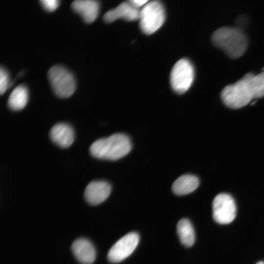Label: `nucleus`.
Returning a JSON list of instances; mask_svg holds the SVG:
<instances>
[{"instance_id": "f257e3e1", "label": "nucleus", "mask_w": 264, "mask_h": 264, "mask_svg": "<svg viewBox=\"0 0 264 264\" xmlns=\"http://www.w3.org/2000/svg\"><path fill=\"white\" fill-rule=\"evenodd\" d=\"M132 149L129 137L123 133H115L94 141L89 148L91 154L99 159L116 160L126 155Z\"/></svg>"}, {"instance_id": "f03ea898", "label": "nucleus", "mask_w": 264, "mask_h": 264, "mask_svg": "<svg viewBox=\"0 0 264 264\" xmlns=\"http://www.w3.org/2000/svg\"><path fill=\"white\" fill-rule=\"evenodd\" d=\"M213 44L232 58L242 56L247 46L245 34L239 28L223 27L216 30L212 36Z\"/></svg>"}, {"instance_id": "7ed1b4c3", "label": "nucleus", "mask_w": 264, "mask_h": 264, "mask_svg": "<svg viewBox=\"0 0 264 264\" xmlns=\"http://www.w3.org/2000/svg\"><path fill=\"white\" fill-rule=\"evenodd\" d=\"M221 98L227 107L238 109L248 104L254 98L247 74L234 84L226 86Z\"/></svg>"}, {"instance_id": "20e7f679", "label": "nucleus", "mask_w": 264, "mask_h": 264, "mask_svg": "<svg viewBox=\"0 0 264 264\" xmlns=\"http://www.w3.org/2000/svg\"><path fill=\"white\" fill-rule=\"evenodd\" d=\"M165 13L162 3L158 0L150 1L140 10L139 26L145 34L150 35L164 23Z\"/></svg>"}, {"instance_id": "39448f33", "label": "nucleus", "mask_w": 264, "mask_h": 264, "mask_svg": "<svg viewBox=\"0 0 264 264\" xmlns=\"http://www.w3.org/2000/svg\"><path fill=\"white\" fill-rule=\"evenodd\" d=\"M47 76L55 94L63 98L70 97L75 90L76 83L73 74L63 66H52Z\"/></svg>"}, {"instance_id": "423d86ee", "label": "nucleus", "mask_w": 264, "mask_h": 264, "mask_svg": "<svg viewBox=\"0 0 264 264\" xmlns=\"http://www.w3.org/2000/svg\"><path fill=\"white\" fill-rule=\"evenodd\" d=\"M194 78V69L191 62L181 59L174 66L170 74V83L176 93L185 92L191 87Z\"/></svg>"}, {"instance_id": "0eeeda50", "label": "nucleus", "mask_w": 264, "mask_h": 264, "mask_svg": "<svg viewBox=\"0 0 264 264\" xmlns=\"http://www.w3.org/2000/svg\"><path fill=\"white\" fill-rule=\"evenodd\" d=\"M213 217L218 223L228 224L235 218L236 207L232 197L226 193L217 195L212 202Z\"/></svg>"}, {"instance_id": "6e6552de", "label": "nucleus", "mask_w": 264, "mask_h": 264, "mask_svg": "<svg viewBox=\"0 0 264 264\" xmlns=\"http://www.w3.org/2000/svg\"><path fill=\"white\" fill-rule=\"evenodd\" d=\"M139 241L135 232L128 233L120 238L111 247L108 253L110 262L119 263L129 257L135 250Z\"/></svg>"}, {"instance_id": "1a4fd4ad", "label": "nucleus", "mask_w": 264, "mask_h": 264, "mask_svg": "<svg viewBox=\"0 0 264 264\" xmlns=\"http://www.w3.org/2000/svg\"><path fill=\"white\" fill-rule=\"evenodd\" d=\"M111 186L103 180L93 181L89 183L84 192V197L90 204L95 205L104 201L110 196Z\"/></svg>"}, {"instance_id": "9d476101", "label": "nucleus", "mask_w": 264, "mask_h": 264, "mask_svg": "<svg viewBox=\"0 0 264 264\" xmlns=\"http://www.w3.org/2000/svg\"><path fill=\"white\" fill-rule=\"evenodd\" d=\"M140 10L134 7L130 2L125 1L120 3L115 8L106 12L103 19L106 22L110 23L118 19H123L128 21L139 20Z\"/></svg>"}, {"instance_id": "9b49d317", "label": "nucleus", "mask_w": 264, "mask_h": 264, "mask_svg": "<svg viewBox=\"0 0 264 264\" xmlns=\"http://www.w3.org/2000/svg\"><path fill=\"white\" fill-rule=\"evenodd\" d=\"M71 251L76 259L83 264H91L96 258V251L92 243L88 239L79 238L73 242Z\"/></svg>"}, {"instance_id": "f8f14e48", "label": "nucleus", "mask_w": 264, "mask_h": 264, "mask_svg": "<svg viewBox=\"0 0 264 264\" xmlns=\"http://www.w3.org/2000/svg\"><path fill=\"white\" fill-rule=\"evenodd\" d=\"M71 7L81 16L85 22L90 23L97 18L100 5L96 0H76L72 2Z\"/></svg>"}, {"instance_id": "ddd939ff", "label": "nucleus", "mask_w": 264, "mask_h": 264, "mask_svg": "<svg viewBox=\"0 0 264 264\" xmlns=\"http://www.w3.org/2000/svg\"><path fill=\"white\" fill-rule=\"evenodd\" d=\"M52 141L62 148H67L73 143L74 133L72 128L69 125L61 123L52 127L50 131Z\"/></svg>"}, {"instance_id": "4468645a", "label": "nucleus", "mask_w": 264, "mask_h": 264, "mask_svg": "<svg viewBox=\"0 0 264 264\" xmlns=\"http://www.w3.org/2000/svg\"><path fill=\"white\" fill-rule=\"evenodd\" d=\"M198 185L199 180L196 176L186 174L181 176L175 181L172 189L177 195H184L194 191Z\"/></svg>"}, {"instance_id": "2eb2a0df", "label": "nucleus", "mask_w": 264, "mask_h": 264, "mask_svg": "<svg viewBox=\"0 0 264 264\" xmlns=\"http://www.w3.org/2000/svg\"><path fill=\"white\" fill-rule=\"evenodd\" d=\"M28 91L24 85L17 86L11 93L8 100V105L14 110H22L27 103Z\"/></svg>"}, {"instance_id": "dca6fc26", "label": "nucleus", "mask_w": 264, "mask_h": 264, "mask_svg": "<svg viewBox=\"0 0 264 264\" xmlns=\"http://www.w3.org/2000/svg\"><path fill=\"white\" fill-rule=\"evenodd\" d=\"M177 233L181 243L186 246L193 245L195 241V235L191 222L187 219H182L177 223Z\"/></svg>"}, {"instance_id": "f3484780", "label": "nucleus", "mask_w": 264, "mask_h": 264, "mask_svg": "<svg viewBox=\"0 0 264 264\" xmlns=\"http://www.w3.org/2000/svg\"><path fill=\"white\" fill-rule=\"evenodd\" d=\"M254 98L264 96V71L256 75L246 74Z\"/></svg>"}, {"instance_id": "a211bd4d", "label": "nucleus", "mask_w": 264, "mask_h": 264, "mask_svg": "<svg viewBox=\"0 0 264 264\" xmlns=\"http://www.w3.org/2000/svg\"><path fill=\"white\" fill-rule=\"evenodd\" d=\"M9 76L6 70L2 67L0 69V93L3 94L9 86Z\"/></svg>"}, {"instance_id": "6ab92c4d", "label": "nucleus", "mask_w": 264, "mask_h": 264, "mask_svg": "<svg viewBox=\"0 0 264 264\" xmlns=\"http://www.w3.org/2000/svg\"><path fill=\"white\" fill-rule=\"evenodd\" d=\"M40 2L43 7L48 12L55 10L60 4V1L57 0H41Z\"/></svg>"}, {"instance_id": "aec40b11", "label": "nucleus", "mask_w": 264, "mask_h": 264, "mask_svg": "<svg viewBox=\"0 0 264 264\" xmlns=\"http://www.w3.org/2000/svg\"><path fill=\"white\" fill-rule=\"evenodd\" d=\"M129 2L135 8L139 9L140 7H143L149 1L147 0H131Z\"/></svg>"}, {"instance_id": "412c9836", "label": "nucleus", "mask_w": 264, "mask_h": 264, "mask_svg": "<svg viewBox=\"0 0 264 264\" xmlns=\"http://www.w3.org/2000/svg\"><path fill=\"white\" fill-rule=\"evenodd\" d=\"M256 264H264V262L263 261H260L257 263Z\"/></svg>"}]
</instances>
